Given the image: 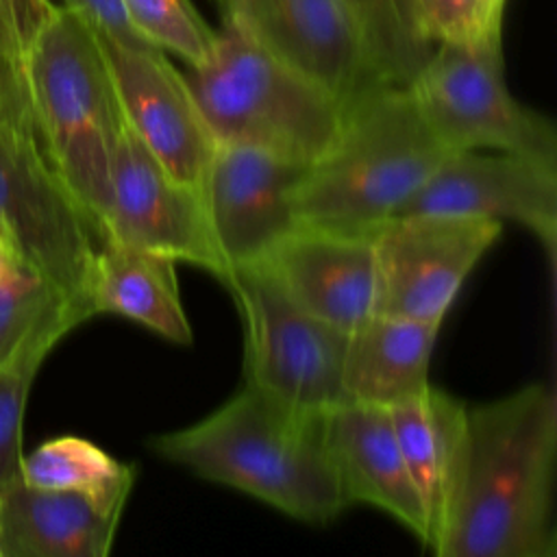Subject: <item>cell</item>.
Instances as JSON below:
<instances>
[{
  "instance_id": "obj_22",
  "label": "cell",
  "mask_w": 557,
  "mask_h": 557,
  "mask_svg": "<svg viewBox=\"0 0 557 557\" xmlns=\"http://www.w3.org/2000/svg\"><path fill=\"white\" fill-rule=\"evenodd\" d=\"M352 15L374 74L383 85L407 87L433 52L420 33L413 0H342Z\"/></svg>"
},
{
  "instance_id": "obj_30",
  "label": "cell",
  "mask_w": 557,
  "mask_h": 557,
  "mask_svg": "<svg viewBox=\"0 0 557 557\" xmlns=\"http://www.w3.org/2000/svg\"><path fill=\"white\" fill-rule=\"evenodd\" d=\"M20 257L15 255V250L9 246V242L0 235V276L17 261Z\"/></svg>"
},
{
  "instance_id": "obj_5",
  "label": "cell",
  "mask_w": 557,
  "mask_h": 557,
  "mask_svg": "<svg viewBox=\"0 0 557 557\" xmlns=\"http://www.w3.org/2000/svg\"><path fill=\"white\" fill-rule=\"evenodd\" d=\"M183 74L215 144H246L309 165L342 124L344 104L233 15H224L209 57Z\"/></svg>"
},
{
  "instance_id": "obj_24",
  "label": "cell",
  "mask_w": 557,
  "mask_h": 557,
  "mask_svg": "<svg viewBox=\"0 0 557 557\" xmlns=\"http://www.w3.org/2000/svg\"><path fill=\"white\" fill-rule=\"evenodd\" d=\"M133 28L163 52H174L185 65L202 63L215 41L189 0H122Z\"/></svg>"
},
{
  "instance_id": "obj_4",
  "label": "cell",
  "mask_w": 557,
  "mask_h": 557,
  "mask_svg": "<svg viewBox=\"0 0 557 557\" xmlns=\"http://www.w3.org/2000/svg\"><path fill=\"white\" fill-rule=\"evenodd\" d=\"M46 152L63 183L104 233L122 111L94 28L57 7L24 59Z\"/></svg>"
},
{
  "instance_id": "obj_16",
  "label": "cell",
  "mask_w": 557,
  "mask_h": 557,
  "mask_svg": "<svg viewBox=\"0 0 557 557\" xmlns=\"http://www.w3.org/2000/svg\"><path fill=\"white\" fill-rule=\"evenodd\" d=\"M322 424L346 503L385 511L426 546V516L400 455L389 409L344 400L324 411Z\"/></svg>"
},
{
  "instance_id": "obj_3",
  "label": "cell",
  "mask_w": 557,
  "mask_h": 557,
  "mask_svg": "<svg viewBox=\"0 0 557 557\" xmlns=\"http://www.w3.org/2000/svg\"><path fill=\"white\" fill-rule=\"evenodd\" d=\"M407 87L381 85L344 107L329 148L307 165L296 194L298 224L374 233L450 154Z\"/></svg>"
},
{
  "instance_id": "obj_6",
  "label": "cell",
  "mask_w": 557,
  "mask_h": 557,
  "mask_svg": "<svg viewBox=\"0 0 557 557\" xmlns=\"http://www.w3.org/2000/svg\"><path fill=\"white\" fill-rule=\"evenodd\" d=\"M0 235L15 255L89 307L104 233L52 165L22 72L0 91Z\"/></svg>"
},
{
  "instance_id": "obj_18",
  "label": "cell",
  "mask_w": 557,
  "mask_h": 557,
  "mask_svg": "<svg viewBox=\"0 0 557 557\" xmlns=\"http://www.w3.org/2000/svg\"><path fill=\"white\" fill-rule=\"evenodd\" d=\"M387 409L426 516V546L435 550L461 485L468 453V405L429 385L422 394Z\"/></svg>"
},
{
  "instance_id": "obj_10",
  "label": "cell",
  "mask_w": 557,
  "mask_h": 557,
  "mask_svg": "<svg viewBox=\"0 0 557 557\" xmlns=\"http://www.w3.org/2000/svg\"><path fill=\"white\" fill-rule=\"evenodd\" d=\"M104 239L196 265L222 283L228 276L200 191L174 178L124 122L113 152Z\"/></svg>"
},
{
  "instance_id": "obj_21",
  "label": "cell",
  "mask_w": 557,
  "mask_h": 557,
  "mask_svg": "<svg viewBox=\"0 0 557 557\" xmlns=\"http://www.w3.org/2000/svg\"><path fill=\"white\" fill-rule=\"evenodd\" d=\"M89 309L17 259L0 276V368L41 366Z\"/></svg>"
},
{
  "instance_id": "obj_1",
  "label": "cell",
  "mask_w": 557,
  "mask_h": 557,
  "mask_svg": "<svg viewBox=\"0 0 557 557\" xmlns=\"http://www.w3.org/2000/svg\"><path fill=\"white\" fill-rule=\"evenodd\" d=\"M557 400L546 383L468 407L461 485L440 557H555Z\"/></svg>"
},
{
  "instance_id": "obj_26",
  "label": "cell",
  "mask_w": 557,
  "mask_h": 557,
  "mask_svg": "<svg viewBox=\"0 0 557 557\" xmlns=\"http://www.w3.org/2000/svg\"><path fill=\"white\" fill-rule=\"evenodd\" d=\"M37 366L0 368V494L22 479V420Z\"/></svg>"
},
{
  "instance_id": "obj_25",
  "label": "cell",
  "mask_w": 557,
  "mask_h": 557,
  "mask_svg": "<svg viewBox=\"0 0 557 557\" xmlns=\"http://www.w3.org/2000/svg\"><path fill=\"white\" fill-rule=\"evenodd\" d=\"M505 0H413L420 33L433 44H476L503 35Z\"/></svg>"
},
{
  "instance_id": "obj_12",
  "label": "cell",
  "mask_w": 557,
  "mask_h": 557,
  "mask_svg": "<svg viewBox=\"0 0 557 557\" xmlns=\"http://www.w3.org/2000/svg\"><path fill=\"white\" fill-rule=\"evenodd\" d=\"M305 170L307 163L255 146L215 144L200 196L228 276L298 224L294 194Z\"/></svg>"
},
{
  "instance_id": "obj_20",
  "label": "cell",
  "mask_w": 557,
  "mask_h": 557,
  "mask_svg": "<svg viewBox=\"0 0 557 557\" xmlns=\"http://www.w3.org/2000/svg\"><path fill=\"white\" fill-rule=\"evenodd\" d=\"M87 298L94 315L128 318L181 346L194 339L181 302L176 263L168 257L104 239L91 268Z\"/></svg>"
},
{
  "instance_id": "obj_19",
  "label": "cell",
  "mask_w": 557,
  "mask_h": 557,
  "mask_svg": "<svg viewBox=\"0 0 557 557\" xmlns=\"http://www.w3.org/2000/svg\"><path fill=\"white\" fill-rule=\"evenodd\" d=\"M440 324L372 313L346 337L344 400L392 407L422 394Z\"/></svg>"
},
{
  "instance_id": "obj_14",
  "label": "cell",
  "mask_w": 557,
  "mask_h": 557,
  "mask_svg": "<svg viewBox=\"0 0 557 557\" xmlns=\"http://www.w3.org/2000/svg\"><path fill=\"white\" fill-rule=\"evenodd\" d=\"M222 13L344 107L383 85L342 0H233Z\"/></svg>"
},
{
  "instance_id": "obj_11",
  "label": "cell",
  "mask_w": 557,
  "mask_h": 557,
  "mask_svg": "<svg viewBox=\"0 0 557 557\" xmlns=\"http://www.w3.org/2000/svg\"><path fill=\"white\" fill-rule=\"evenodd\" d=\"M96 37L124 124L174 178L200 191L215 139L185 74L157 46H128L100 33Z\"/></svg>"
},
{
  "instance_id": "obj_28",
  "label": "cell",
  "mask_w": 557,
  "mask_h": 557,
  "mask_svg": "<svg viewBox=\"0 0 557 557\" xmlns=\"http://www.w3.org/2000/svg\"><path fill=\"white\" fill-rule=\"evenodd\" d=\"M65 9L78 13L96 33L128 46H152L131 24L122 0H61Z\"/></svg>"
},
{
  "instance_id": "obj_29",
  "label": "cell",
  "mask_w": 557,
  "mask_h": 557,
  "mask_svg": "<svg viewBox=\"0 0 557 557\" xmlns=\"http://www.w3.org/2000/svg\"><path fill=\"white\" fill-rule=\"evenodd\" d=\"M22 72V61L20 59H9L0 57V91Z\"/></svg>"
},
{
  "instance_id": "obj_9",
  "label": "cell",
  "mask_w": 557,
  "mask_h": 557,
  "mask_svg": "<svg viewBox=\"0 0 557 557\" xmlns=\"http://www.w3.org/2000/svg\"><path fill=\"white\" fill-rule=\"evenodd\" d=\"M503 224L450 213H400L374 233V313L442 324Z\"/></svg>"
},
{
  "instance_id": "obj_27",
  "label": "cell",
  "mask_w": 557,
  "mask_h": 557,
  "mask_svg": "<svg viewBox=\"0 0 557 557\" xmlns=\"http://www.w3.org/2000/svg\"><path fill=\"white\" fill-rule=\"evenodd\" d=\"M54 11L52 0H0V57L22 61Z\"/></svg>"
},
{
  "instance_id": "obj_13",
  "label": "cell",
  "mask_w": 557,
  "mask_h": 557,
  "mask_svg": "<svg viewBox=\"0 0 557 557\" xmlns=\"http://www.w3.org/2000/svg\"><path fill=\"white\" fill-rule=\"evenodd\" d=\"M400 213H450L516 222L544 246L550 263L557 250V163L494 152H450ZM398 213V215H400Z\"/></svg>"
},
{
  "instance_id": "obj_8",
  "label": "cell",
  "mask_w": 557,
  "mask_h": 557,
  "mask_svg": "<svg viewBox=\"0 0 557 557\" xmlns=\"http://www.w3.org/2000/svg\"><path fill=\"white\" fill-rule=\"evenodd\" d=\"M224 285L244 324L246 385L305 411L344 403L346 331L300 309L259 265L233 270Z\"/></svg>"
},
{
  "instance_id": "obj_2",
  "label": "cell",
  "mask_w": 557,
  "mask_h": 557,
  "mask_svg": "<svg viewBox=\"0 0 557 557\" xmlns=\"http://www.w3.org/2000/svg\"><path fill=\"white\" fill-rule=\"evenodd\" d=\"M324 411L292 407L244 383L202 420L154 435L161 459L244 492L285 516L333 522L346 507L326 442Z\"/></svg>"
},
{
  "instance_id": "obj_7",
  "label": "cell",
  "mask_w": 557,
  "mask_h": 557,
  "mask_svg": "<svg viewBox=\"0 0 557 557\" xmlns=\"http://www.w3.org/2000/svg\"><path fill=\"white\" fill-rule=\"evenodd\" d=\"M407 89L453 152L494 150L557 163L553 120L516 100L507 87L503 35L437 44Z\"/></svg>"
},
{
  "instance_id": "obj_23",
  "label": "cell",
  "mask_w": 557,
  "mask_h": 557,
  "mask_svg": "<svg viewBox=\"0 0 557 557\" xmlns=\"http://www.w3.org/2000/svg\"><path fill=\"white\" fill-rule=\"evenodd\" d=\"M135 476L133 463L117 461L100 446L76 435L48 440L22 459V481L44 490H133Z\"/></svg>"
},
{
  "instance_id": "obj_17",
  "label": "cell",
  "mask_w": 557,
  "mask_h": 557,
  "mask_svg": "<svg viewBox=\"0 0 557 557\" xmlns=\"http://www.w3.org/2000/svg\"><path fill=\"white\" fill-rule=\"evenodd\" d=\"M128 494L44 490L20 479L0 494V557H104Z\"/></svg>"
},
{
  "instance_id": "obj_15",
  "label": "cell",
  "mask_w": 557,
  "mask_h": 557,
  "mask_svg": "<svg viewBox=\"0 0 557 557\" xmlns=\"http://www.w3.org/2000/svg\"><path fill=\"white\" fill-rule=\"evenodd\" d=\"M374 233L296 224L252 265L300 309L348 333L374 313Z\"/></svg>"
},
{
  "instance_id": "obj_31",
  "label": "cell",
  "mask_w": 557,
  "mask_h": 557,
  "mask_svg": "<svg viewBox=\"0 0 557 557\" xmlns=\"http://www.w3.org/2000/svg\"><path fill=\"white\" fill-rule=\"evenodd\" d=\"M231 2H233V0H220V7H222V11H224V9H226Z\"/></svg>"
}]
</instances>
